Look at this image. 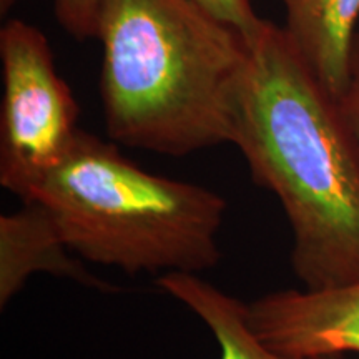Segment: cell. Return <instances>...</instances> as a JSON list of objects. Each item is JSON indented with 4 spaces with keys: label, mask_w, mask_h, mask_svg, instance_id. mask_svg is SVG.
I'll return each instance as SVG.
<instances>
[{
    "label": "cell",
    "mask_w": 359,
    "mask_h": 359,
    "mask_svg": "<svg viewBox=\"0 0 359 359\" xmlns=\"http://www.w3.org/2000/svg\"><path fill=\"white\" fill-rule=\"evenodd\" d=\"M25 200L47 208L79 258L127 275H200L223 257L219 193L147 172L83 130Z\"/></svg>",
    "instance_id": "3"
},
{
    "label": "cell",
    "mask_w": 359,
    "mask_h": 359,
    "mask_svg": "<svg viewBox=\"0 0 359 359\" xmlns=\"http://www.w3.org/2000/svg\"><path fill=\"white\" fill-rule=\"evenodd\" d=\"M246 320L269 349L294 359L359 354V280L320 290H283L246 304Z\"/></svg>",
    "instance_id": "5"
},
{
    "label": "cell",
    "mask_w": 359,
    "mask_h": 359,
    "mask_svg": "<svg viewBox=\"0 0 359 359\" xmlns=\"http://www.w3.org/2000/svg\"><path fill=\"white\" fill-rule=\"evenodd\" d=\"M218 20L235 27L241 34L250 37L263 24L262 17L257 15L251 0H193Z\"/></svg>",
    "instance_id": "10"
},
{
    "label": "cell",
    "mask_w": 359,
    "mask_h": 359,
    "mask_svg": "<svg viewBox=\"0 0 359 359\" xmlns=\"http://www.w3.org/2000/svg\"><path fill=\"white\" fill-rule=\"evenodd\" d=\"M0 185L24 200L74 143L79 103L37 27L8 20L0 30Z\"/></svg>",
    "instance_id": "4"
},
{
    "label": "cell",
    "mask_w": 359,
    "mask_h": 359,
    "mask_svg": "<svg viewBox=\"0 0 359 359\" xmlns=\"http://www.w3.org/2000/svg\"><path fill=\"white\" fill-rule=\"evenodd\" d=\"M248 39L235 145L251 178L280 201L303 288L359 280V151L339 102L283 27L263 20Z\"/></svg>",
    "instance_id": "1"
},
{
    "label": "cell",
    "mask_w": 359,
    "mask_h": 359,
    "mask_svg": "<svg viewBox=\"0 0 359 359\" xmlns=\"http://www.w3.org/2000/svg\"><path fill=\"white\" fill-rule=\"evenodd\" d=\"M17 212L0 217V309L24 290L30 276L65 278L85 288L115 294L122 288L88 271L67 245L55 219L37 201H22Z\"/></svg>",
    "instance_id": "6"
},
{
    "label": "cell",
    "mask_w": 359,
    "mask_h": 359,
    "mask_svg": "<svg viewBox=\"0 0 359 359\" xmlns=\"http://www.w3.org/2000/svg\"><path fill=\"white\" fill-rule=\"evenodd\" d=\"M155 285L182 303L213 334L219 359H294L269 349L246 320V304L195 273H167Z\"/></svg>",
    "instance_id": "8"
},
{
    "label": "cell",
    "mask_w": 359,
    "mask_h": 359,
    "mask_svg": "<svg viewBox=\"0 0 359 359\" xmlns=\"http://www.w3.org/2000/svg\"><path fill=\"white\" fill-rule=\"evenodd\" d=\"M339 107L359 151V32L353 45L349 82L343 97L339 98Z\"/></svg>",
    "instance_id": "11"
},
{
    "label": "cell",
    "mask_w": 359,
    "mask_h": 359,
    "mask_svg": "<svg viewBox=\"0 0 359 359\" xmlns=\"http://www.w3.org/2000/svg\"><path fill=\"white\" fill-rule=\"evenodd\" d=\"M291 42L331 97L339 102L349 82L359 0H280Z\"/></svg>",
    "instance_id": "7"
},
{
    "label": "cell",
    "mask_w": 359,
    "mask_h": 359,
    "mask_svg": "<svg viewBox=\"0 0 359 359\" xmlns=\"http://www.w3.org/2000/svg\"><path fill=\"white\" fill-rule=\"evenodd\" d=\"M100 0H55L60 25L79 40L97 37V12Z\"/></svg>",
    "instance_id": "9"
},
{
    "label": "cell",
    "mask_w": 359,
    "mask_h": 359,
    "mask_svg": "<svg viewBox=\"0 0 359 359\" xmlns=\"http://www.w3.org/2000/svg\"><path fill=\"white\" fill-rule=\"evenodd\" d=\"M318 359H343L341 356H331V358H318Z\"/></svg>",
    "instance_id": "12"
},
{
    "label": "cell",
    "mask_w": 359,
    "mask_h": 359,
    "mask_svg": "<svg viewBox=\"0 0 359 359\" xmlns=\"http://www.w3.org/2000/svg\"><path fill=\"white\" fill-rule=\"evenodd\" d=\"M100 98L120 145L185 156L233 142L248 39L193 0H100Z\"/></svg>",
    "instance_id": "2"
}]
</instances>
